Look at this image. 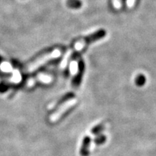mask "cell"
I'll use <instances>...</instances> for the list:
<instances>
[{"label":"cell","mask_w":156,"mask_h":156,"mask_svg":"<svg viewBox=\"0 0 156 156\" xmlns=\"http://www.w3.org/2000/svg\"><path fill=\"white\" fill-rule=\"evenodd\" d=\"M106 31L103 30V29H101V30L95 31V32L93 33V34L89 35L88 36H87L86 38L83 40V44L84 48H83V49L84 51H85L88 45L93 44V43L97 41L100 40L101 38H104V37L106 36Z\"/></svg>","instance_id":"6da1fadb"},{"label":"cell","mask_w":156,"mask_h":156,"mask_svg":"<svg viewBox=\"0 0 156 156\" xmlns=\"http://www.w3.org/2000/svg\"><path fill=\"white\" fill-rule=\"evenodd\" d=\"M78 69L77 73L76 74L75 77L73 79L72 81V85L74 88H77L81 84L82 80H83V77L85 73V62L83 59H80L78 62Z\"/></svg>","instance_id":"7a4b0ae2"},{"label":"cell","mask_w":156,"mask_h":156,"mask_svg":"<svg viewBox=\"0 0 156 156\" xmlns=\"http://www.w3.org/2000/svg\"><path fill=\"white\" fill-rule=\"evenodd\" d=\"M91 138L89 136H85L82 142V145L80 150V154L81 156H88L90 154Z\"/></svg>","instance_id":"3957f363"},{"label":"cell","mask_w":156,"mask_h":156,"mask_svg":"<svg viewBox=\"0 0 156 156\" xmlns=\"http://www.w3.org/2000/svg\"><path fill=\"white\" fill-rule=\"evenodd\" d=\"M75 97V94L73 92L67 93L66 94L62 95V96L57 101H56V103L54 104V106H53V108L52 109H53L54 111L56 110V109L59 108L60 106H62L64 103H65L66 102H67V101L71 100V99L74 98Z\"/></svg>","instance_id":"277c9868"},{"label":"cell","mask_w":156,"mask_h":156,"mask_svg":"<svg viewBox=\"0 0 156 156\" xmlns=\"http://www.w3.org/2000/svg\"><path fill=\"white\" fill-rule=\"evenodd\" d=\"M54 49L55 48H46V49H44V51H40L38 54H36V56H34V57L30 61H28V63H32V62H34L35 61H36V60H38V58H41L42 56H44L45 55H48V54H49L51 53H52V52L54 51Z\"/></svg>","instance_id":"5b68a950"},{"label":"cell","mask_w":156,"mask_h":156,"mask_svg":"<svg viewBox=\"0 0 156 156\" xmlns=\"http://www.w3.org/2000/svg\"><path fill=\"white\" fill-rule=\"evenodd\" d=\"M67 5L71 9H80L83 5L80 0H67Z\"/></svg>","instance_id":"8992f818"},{"label":"cell","mask_w":156,"mask_h":156,"mask_svg":"<svg viewBox=\"0 0 156 156\" xmlns=\"http://www.w3.org/2000/svg\"><path fill=\"white\" fill-rule=\"evenodd\" d=\"M105 129V124L103 123H101V124H97L95 125L94 127H93L92 129H91V134H95V135H98V134H101L103 130Z\"/></svg>","instance_id":"52a82bcc"},{"label":"cell","mask_w":156,"mask_h":156,"mask_svg":"<svg viewBox=\"0 0 156 156\" xmlns=\"http://www.w3.org/2000/svg\"><path fill=\"white\" fill-rule=\"evenodd\" d=\"M145 83H146V77L145 75L140 74V75H138L136 76V77L135 78V84L137 85V86L142 87L143 86Z\"/></svg>","instance_id":"ba28073f"},{"label":"cell","mask_w":156,"mask_h":156,"mask_svg":"<svg viewBox=\"0 0 156 156\" xmlns=\"http://www.w3.org/2000/svg\"><path fill=\"white\" fill-rule=\"evenodd\" d=\"M11 84L6 81L0 82V93H5L10 88Z\"/></svg>","instance_id":"9c48e42d"},{"label":"cell","mask_w":156,"mask_h":156,"mask_svg":"<svg viewBox=\"0 0 156 156\" xmlns=\"http://www.w3.org/2000/svg\"><path fill=\"white\" fill-rule=\"evenodd\" d=\"M106 141V136L104 134H98V136L94 139V142L98 145H101L105 143Z\"/></svg>","instance_id":"30bf717a"},{"label":"cell","mask_w":156,"mask_h":156,"mask_svg":"<svg viewBox=\"0 0 156 156\" xmlns=\"http://www.w3.org/2000/svg\"><path fill=\"white\" fill-rule=\"evenodd\" d=\"M4 61V58L1 55H0V64H1L2 63V62Z\"/></svg>","instance_id":"8fae6325"},{"label":"cell","mask_w":156,"mask_h":156,"mask_svg":"<svg viewBox=\"0 0 156 156\" xmlns=\"http://www.w3.org/2000/svg\"><path fill=\"white\" fill-rule=\"evenodd\" d=\"M122 1H126V0H122Z\"/></svg>","instance_id":"7c38bea8"}]
</instances>
